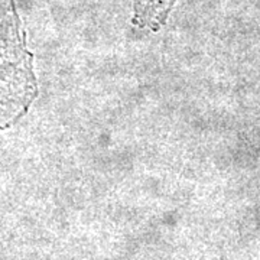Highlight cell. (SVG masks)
I'll return each instance as SVG.
<instances>
[{"instance_id": "6da1fadb", "label": "cell", "mask_w": 260, "mask_h": 260, "mask_svg": "<svg viewBox=\"0 0 260 260\" xmlns=\"http://www.w3.org/2000/svg\"><path fill=\"white\" fill-rule=\"evenodd\" d=\"M140 26H158L167 18L174 0H135Z\"/></svg>"}]
</instances>
